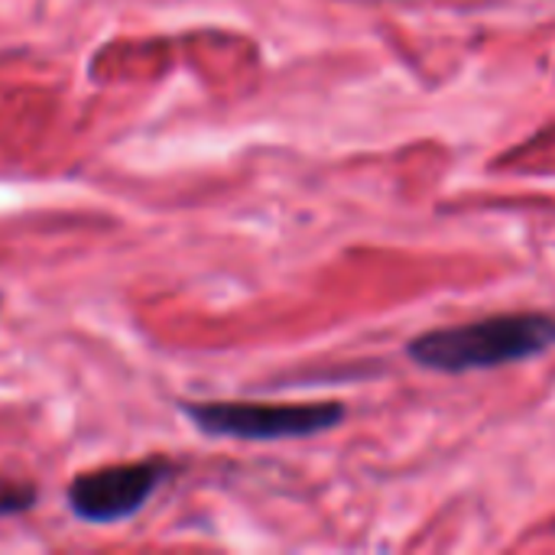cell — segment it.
<instances>
[{"instance_id":"1","label":"cell","mask_w":555,"mask_h":555,"mask_svg":"<svg viewBox=\"0 0 555 555\" xmlns=\"http://www.w3.org/2000/svg\"><path fill=\"white\" fill-rule=\"evenodd\" d=\"M555 348V315L546 312H507L468 325L433 328L406 345V354L423 371L468 374L494 371L540 358Z\"/></svg>"},{"instance_id":"2","label":"cell","mask_w":555,"mask_h":555,"mask_svg":"<svg viewBox=\"0 0 555 555\" xmlns=\"http://www.w3.org/2000/svg\"><path fill=\"white\" fill-rule=\"evenodd\" d=\"M182 413L205 436L280 442L309 439L335 429L345 420L341 403H182Z\"/></svg>"},{"instance_id":"3","label":"cell","mask_w":555,"mask_h":555,"mask_svg":"<svg viewBox=\"0 0 555 555\" xmlns=\"http://www.w3.org/2000/svg\"><path fill=\"white\" fill-rule=\"evenodd\" d=\"M169 475H172V465L166 459L107 465L101 472L78 475L65 491V501H68V511L81 524L114 527V524L137 517Z\"/></svg>"},{"instance_id":"4","label":"cell","mask_w":555,"mask_h":555,"mask_svg":"<svg viewBox=\"0 0 555 555\" xmlns=\"http://www.w3.org/2000/svg\"><path fill=\"white\" fill-rule=\"evenodd\" d=\"M36 504V491L29 485H10V481H0V517H10V514H20V511H29Z\"/></svg>"}]
</instances>
